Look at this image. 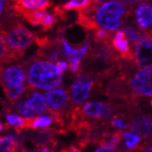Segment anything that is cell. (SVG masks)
Segmentation results:
<instances>
[{
	"label": "cell",
	"instance_id": "6da1fadb",
	"mask_svg": "<svg viewBox=\"0 0 152 152\" xmlns=\"http://www.w3.org/2000/svg\"><path fill=\"white\" fill-rule=\"evenodd\" d=\"M80 11L89 16L96 26L108 32L118 31L129 14L126 4L121 0H110L97 6L90 4Z\"/></svg>",
	"mask_w": 152,
	"mask_h": 152
},
{
	"label": "cell",
	"instance_id": "7a4b0ae2",
	"mask_svg": "<svg viewBox=\"0 0 152 152\" xmlns=\"http://www.w3.org/2000/svg\"><path fill=\"white\" fill-rule=\"evenodd\" d=\"M28 87L39 91H49L60 87L63 81V73L56 63L40 58L31 61L27 66Z\"/></svg>",
	"mask_w": 152,
	"mask_h": 152
},
{
	"label": "cell",
	"instance_id": "3957f363",
	"mask_svg": "<svg viewBox=\"0 0 152 152\" xmlns=\"http://www.w3.org/2000/svg\"><path fill=\"white\" fill-rule=\"evenodd\" d=\"M0 83L10 101L14 102L27 90L26 66L20 64H8L0 67Z\"/></svg>",
	"mask_w": 152,
	"mask_h": 152
},
{
	"label": "cell",
	"instance_id": "277c9868",
	"mask_svg": "<svg viewBox=\"0 0 152 152\" xmlns=\"http://www.w3.org/2000/svg\"><path fill=\"white\" fill-rule=\"evenodd\" d=\"M13 108L16 113L27 120L45 114L49 111L44 94L39 91V90L32 88L26 90L22 97L13 102Z\"/></svg>",
	"mask_w": 152,
	"mask_h": 152
},
{
	"label": "cell",
	"instance_id": "5b68a950",
	"mask_svg": "<svg viewBox=\"0 0 152 152\" xmlns=\"http://www.w3.org/2000/svg\"><path fill=\"white\" fill-rule=\"evenodd\" d=\"M5 40L10 52H23L35 41L34 34L21 23H11L3 31Z\"/></svg>",
	"mask_w": 152,
	"mask_h": 152
},
{
	"label": "cell",
	"instance_id": "8992f818",
	"mask_svg": "<svg viewBox=\"0 0 152 152\" xmlns=\"http://www.w3.org/2000/svg\"><path fill=\"white\" fill-rule=\"evenodd\" d=\"M134 55L138 67L152 66V34L145 33L134 42Z\"/></svg>",
	"mask_w": 152,
	"mask_h": 152
},
{
	"label": "cell",
	"instance_id": "52a82bcc",
	"mask_svg": "<svg viewBox=\"0 0 152 152\" xmlns=\"http://www.w3.org/2000/svg\"><path fill=\"white\" fill-rule=\"evenodd\" d=\"M129 86L137 96H152V66L136 71L130 78Z\"/></svg>",
	"mask_w": 152,
	"mask_h": 152
},
{
	"label": "cell",
	"instance_id": "ba28073f",
	"mask_svg": "<svg viewBox=\"0 0 152 152\" xmlns=\"http://www.w3.org/2000/svg\"><path fill=\"white\" fill-rule=\"evenodd\" d=\"M44 96L49 111L55 115L62 113L70 102V94L63 87L46 91Z\"/></svg>",
	"mask_w": 152,
	"mask_h": 152
},
{
	"label": "cell",
	"instance_id": "9c48e42d",
	"mask_svg": "<svg viewBox=\"0 0 152 152\" xmlns=\"http://www.w3.org/2000/svg\"><path fill=\"white\" fill-rule=\"evenodd\" d=\"M94 86V80L90 76L79 74L77 76L71 87V99L75 104L83 103L88 98Z\"/></svg>",
	"mask_w": 152,
	"mask_h": 152
},
{
	"label": "cell",
	"instance_id": "30bf717a",
	"mask_svg": "<svg viewBox=\"0 0 152 152\" xmlns=\"http://www.w3.org/2000/svg\"><path fill=\"white\" fill-rule=\"evenodd\" d=\"M134 22L140 31L152 34V3L149 1L139 3L134 10Z\"/></svg>",
	"mask_w": 152,
	"mask_h": 152
},
{
	"label": "cell",
	"instance_id": "8fae6325",
	"mask_svg": "<svg viewBox=\"0 0 152 152\" xmlns=\"http://www.w3.org/2000/svg\"><path fill=\"white\" fill-rule=\"evenodd\" d=\"M82 113L94 118H108L115 113L113 104L104 102H87L82 107Z\"/></svg>",
	"mask_w": 152,
	"mask_h": 152
},
{
	"label": "cell",
	"instance_id": "7c38bea8",
	"mask_svg": "<svg viewBox=\"0 0 152 152\" xmlns=\"http://www.w3.org/2000/svg\"><path fill=\"white\" fill-rule=\"evenodd\" d=\"M128 126L131 132L138 134L140 137L152 136V116L149 114L134 115Z\"/></svg>",
	"mask_w": 152,
	"mask_h": 152
},
{
	"label": "cell",
	"instance_id": "4fadbf2b",
	"mask_svg": "<svg viewBox=\"0 0 152 152\" xmlns=\"http://www.w3.org/2000/svg\"><path fill=\"white\" fill-rule=\"evenodd\" d=\"M112 46L117 51L120 52L122 59L132 61L134 58L130 48L129 40L123 31H117L115 37L112 39Z\"/></svg>",
	"mask_w": 152,
	"mask_h": 152
},
{
	"label": "cell",
	"instance_id": "5bb4252c",
	"mask_svg": "<svg viewBox=\"0 0 152 152\" xmlns=\"http://www.w3.org/2000/svg\"><path fill=\"white\" fill-rule=\"evenodd\" d=\"M61 44H62L64 57L66 59L69 63H71V62H74L77 60H81L82 57L87 53V51L90 48L91 42H90V40H87L86 42H84L82 47L79 49L73 48L66 40H65V39H63L61 41Z\"/></svg>",
	"mask_w": 152,
	"mask_h": 152
},
{
	"label": "cell",
	"instance_id": "9a60e30c",
	"mask_svg": "<svg viewBox=\"0 0 152 152\" xmlns=\"http://www.w3.org/2000/svg\"><path fill=\"white\" fill-rule=\"evenodd\" d=\"M56 121L55 114L48 115V114H42L37 116L33 118H30L28 121V128L34 129V130H44L50 127L52 123Z\"/></svg>",
	"mask_w": 152,
	"mask_h": 152
},
{
	"label": "cell",
	"instance_id": "2e32d148",
	"mask_svg": "<svg viewBox=\"0 0 152 152\" xmlns=\"http://www.w3.org/2000/svg\"><path fill=\"white\" fill-rule=\"evenodd\" d=\"M50 5L49 0H17L19 9L24 11L46 10Z\"/></svg>",
	"mask_w": 152,
	"mask_h": 152
},
{
	"label": "cell",
	"instance_id": "e0dca14e",
	"mask_svg": "<svg viewBox=\"0 0 152 152\" xmlns=\"http://www.w3.org/2000/svg\"><path fill=\"white\" fill-rule=\"evenodd\" d=\"M28 121L27 118H23L18 113H12L9 112L5 115V121L10 127H14L15 129L22 130L23 128H28Z\"/></svg>",
	"mask_w": 152,
	"mask_h": 152
},
{
	"label": "cell",
	"instance_id": "ac0fdd59",
	"mask_svg": "<svg viewBox=\"0 0 152 152\" xmlns=\"http://www.w3.org/2000/svg\"><path fill=\"white\" fill-rule=\"evenodd\" d=\"M17 144L18 140L14 134H6L0 136V152L15 151Z\"/></svg>",
	"mask_w": 152,
	"mask_h": 152
},
{
	"label": "cell",
	"instance_id": "d6986e66",
	"mask_svg": "<svg viewBox=\"0 0 152 152\" xmlns=\"http://www.w3.org/2000/svg\"><path fill=\"white\" fill-rule=\"evenodd\" d=\"M41 55L43 56V58L48 59V60L52 62H57L59 60H61L62 56H64L62 47L58 45L49 46V47H47V49L44 50Z\"/></svg>",
	"mask_w": 152,
	"mask_h": 152
},
{
	"label": "cell",
	"instance_id": "ffe728a7",
	"mask_svg": "<svg viewBox=\"0 0 152 152\" xmlns=\"http://www.w3.org/2000/svg\"><path fill=\"white\" fill-rule=\"evenodd\" d=\"M125 147L128 149H137V145L139 144L140 136L133 132H124L122 134Z\"/></svg>",
	"mask_w": 152,
	"mask_h": 152
},
{
	"label": "cell",
	"instance_id": "44dd1931",
	"mask_svg": "<svg viewBox=\"0 0 152 152\" xmlns=\"http://www.w3.org/2000/svg\"><path fill=\"white\" fill-rule=\"evenodd\" d=\"M91 4V0H69L64 5V10H84Z\"/></svg>",
	"mask_w": 152,
	"mask_h": 152
},
{
	"label": "cell",
	"instance_id": "7402d4cb",
	"mask_svg": "<svg viewBox=\"0 0 152 152\" xmlns=\"http://www.w3.org/2000/svg\"><path fill=\"white\" fill-rule=\"evenodd\" d=\"M122 31L125 33V35H126L129 40L133 42H135L142 36L139 28H135L133 25H124Z\"/></svg>",
	"mask_w": 152,
	"mask_h": 152
},
{
	"label": "cell",
	"instance_id": "603a6c76",
	"mask_svg": "<svg viewBox=\"0 0 152 152\" xmlns=\"http://www.w3.org/2000/svg\"><path fill=\"white\" fill-rule=\"evenodd\" d=\"M55 21H56V18L54 17V15L48 12L46 10H44L41 20H40V25L44 29H49L51 26H53V24L55 23Z\"/></svg>",
	"mask_w": 152,
	"mask_h": 152
},
{
	"label": "cell",
	"instance_id": "cb8c5ba5",
	"mask_svg": "<svg viewBox=\"0 0 152 152\" xmlns=\"http://www.w3.org/2000/svg\"><path fill=\"white\" fill-rule=\"evenodd\" d=\"M9 53H10V52L8 49V46H7L4 33L0 30V62L4 61Z\"/></svg>",
	"mask_w": 152,
	"mask_h": 152
},
{
	"label": "cell",
	"instance_id": "d4e9b609",
	"mask_svg": "<svg viewBox=\"0 0 152 152\" xmlns=\"http://www.w3.org/2000/svg\"><path fill=\"white\" fill-rule=\"evenodd\" d=\"M95 38L97 40H99L100 42H103L104 44H107L108 42V39H109V35L107 34V30H104L103 28L101 29H97L95 32Z\"/></svg>",
	"mask_w": 152,
	"mask_h": 152
},
{
	"label": "cell",
	"instance_id": "484cf974",
	"mask_svg": "<svg viewBox=\"0 0 152 152\" xmlns=\"http://www.w3.org/2000/svg\"><path fill=\"white\" fill-rule=\"evenodd\" d=\"M110 123L114 128H118V129H124L125 126H126V124L124 123L122 118H118V117H115V118H112V120L110 121Z\"/></svg>",
	"mask_w": 152,
	"mask_h": 152
},
{
	"label": "cell",
	"instance_id": "4316f807",
	"mask_svg": "<svg viewBox=\"0 0 152 152\" xmlns=\"http://www.w3.org/2000/svg\"><path fill=\"white\" fill-rule=\"evenodd\" d=\"M8 9V0H0V21L5 16Z\"/></svg>",
	"mask_w": 152,
	"mask_h": 152
},
{
	"label": "cell",
	"instance_id": "83f0119b",
	"mask_svg": "<svg viewBox=\"0 0 152 152\" xmlns=\"http://www.w3.org/2000/svg\"><path fill=\"white\" fill-rule=\"evenodd\" d=\"M56 64H57V66L59 68V70H60L62 73L64 74V71L68 69V66H69V64L66 62V61H63V60H59L56 62Z\"/></svg>",
	"mask_w": 152,
	"mask_h": 152
},
{
	"label": "cell",
	"instance_id": "f1b7e54d",
	"mask_svg": "<svg viewBox=\"0 0 152 152\" xmlns=\"http://www.w3.org/2000/svg\"><path fill=\"white\" fill-rule=\"evenodd\" d=\"M80 62H81L80 60H77V61L69 63L68 69L72 72V73H76V72H77V70L79 69V64H80Z\"/></svg>",
	"mask_w": 152,
	"mask_h": 152
},
{
	"label": "cell",
	"instance_id": "f546056e",
	"mask_svg": "<svg viewBox=\"0 0 152 152\" xmlns=\"http://www.w3.org/2000/svg\"><path fill=\"white\" fill-rule=\"evenodd\" d=\"M105 1H107V0H91V5H94V6H97V5H100Z\"/></svg>",
	"mask_w": 152,
	"mask_h": 152
},
{
	"label": "cell",
	"instance_id": "4dcf8cb0",
	"mask_svg": "<svg viewBox=\"0 0 152 152\" xmlns=\"http://www.w3.org/2000/svg\"><path fill=\"white\" fill-rule=\"evenodd\" d=\"M121 1H122L123 3H125L126 5H131L133 3H135L136 1H138V0H121Z\"/></svg>",
	"mask_w": 152,
	"mask_h": 152
},
{
	"label": "cell",
	"instance_id": "1f68e13d",
	"mask_svg": "<svg viewBox=\"0 0 152 152\" xmlns=\"http://www.w3.org/2000/svg\"><path fill=\"white\" fill-rule=\"evenodd\" d=\"M4 130V124H3V122H2V121L0 120V133Z\"/></svg>",
	"mask_w": 152,
	"mask_h": 152
},
{
	"label": "cell",
	"instance_id": "d6a6232c",
	"mask_svg": "<svg viewBox=\"0 0 152 152\" xmlns=\"http://www.w3.org/2000/svg\"><path fill=\"white\" fill-rule=\"evenodd\" d=\"M146 151H149V152H152V147H149Z\"/></svg>",
	"mask_w": 152,
	"mask_h": 152
},
{
	"label": "cell",
	"instance_id": "836d02e7",
	"mask_svg": "<svg viewBox=\"0 0 152 152\" xmlns=\"http://www.w3.org/2000/svg\"><path fill=\"white\" fill-rule=\"evenodd\" d=\"M150 103H151V105H152V100H151V102H150Z\"/></svg>",
	"mask_w": 152,
	"mask_h": 152
}]
</instances>
